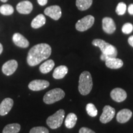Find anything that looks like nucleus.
<instances>
[{
	"mask_svg": "<svg viewBox=\"0 0 133 133\" xmlns=\"http://www.w3.org/2000/svg\"><path fill=\"white\" fill-rule=\"evenodd\" d=\"M52 52L51 47L46 43H40L34 46L28 53L26 61L30 66L37 65L42 61L47 59Z\"/></svg>",
	"mask_w": 133,
	"mask_h": 133,
	"instance_id": "obj_1",
	"label": "nucleus"
},
{
	"mask_svg": "<svg viewBox=\"0 0 133 133\" xmlns=\"http://www.w3.org/2000/svg\"><path fill=\"white\" fill-rule=\"evenodd\" d=\"M92 79L89 71H84L81 73L79 78L78 91L81 95L86 96L89 94L92 88Z\"/></svg>",
	"mask_w": 133,
	"mask_h": 133,
	"instance_id": "obj_2",
	"label": "nucleus"
},
{
	"mask_svg": "<svg viewBox=\"0 0 133 133\" xmlns=\"http://www.w3.org/2000/svg\"><path fill=\"white\" fill-rule=\"evenodd\" d=\"M92 45L99 48L102 54L107 57H116L118 51L114 46L101 39H95L92 41Z\"/></svg>",
	"mask_w": 133,
	"mask_h": 133,
	"instance_id": "obj_3",
	"label": "nucleus"
},
{
	"mask_svg": "<svg viewBox=\"0 0 133 133\" xmlns=\"http://www.w3.org/2000/svg\"><path fill=\"white\" fill-rule=\"evenodd\" d=\"M65 94L62 89L55 88L47 92L43 97V101L46 104H52L61 101L65 97Z\"/></svg>",
	"mask_w": 133,
	"mask_h": 133,
	"instance_id": "obj_4",
	"label": "nucleus"
},
{
	"mask_svg": "<svg viewBox=\"0 0 133 133\" xmlns=\"http://www.w3.org/2000/svg\"><path fill=\"white\" fill-rule=\"evenodd\" d=\"M65 117V111L60 109L46 119V123L50 128L55 129L59 128L62 125Z\"/></svg>",
	"mask_w": 133,
	"mask_h": 133,
	"instance_id": "obj_5",
	"label": "nucleus"
},
{
	"mask_svg": "<svg viewBox=\"0 0 133 133\" xmlns=\"http://www.w3.org/2000/svg\"><path fill=\"white\" fill-rule=\"evenodd\" d=\"M95 19L92 16L88 15L76 22L75 28L79 31H84L89 29L94 25Z\"/></svg>",
	"mask_w": 133,
	"mask_h": 133,
	"instance_id": "obj_6",
	"label": "nucleus"
},
{
	"mask_svg": "<svg viewBox=\"0 0 133 133\" xmlns=\"http://www.w3.org/2000/svg\"><path fill=\"white\" fill-rule=\"evenodd\" d=\"M115 115V110L110 105H105L103 109V112L100 116V121L105 124L110 122L114 118Z\"/></svg>",
	"mask_w": 133,
	"mask_h": 133,
	"instance_id": "obj_7",
	"label": "nucleus"
},
{
	"mask_svg": "<svg viewBox=\"0 0 133 133\" xmlns=\"http://www.w3.org/2000/svg\"><path fill=\"white\" fill-rule=\"evenodd\" d=\"M44 14L50 17L51 19L55 21H58L62 16V11L60 6L54 5V6H49L46 8L44 11Z\"/></svg>",
	"mask_w": 133,
	"mask_h": 133,
	"instance_id": "obj_8",
	"label": "nucleus"
},
{
	"mask_svg": "<svg viewBox=\"0 0 133 133\" xmlns=\"http://www.w3.org/2000/svg\"><path fill=\"white\" fill-rule=\"evenodd\" d=\"M49 86V81L44 79H35L29 83V88L31 91H38L46 89Z\"/></svg>",
	"mask_w": 133,
	"mask_h": 133,
	"instance_id": "obj_9",
	"label": "nucleus"
},
{
	"mask_svg": "<svg viewBox=\"0 0 133 133\" xmlns=\"http://www.w3.org/2000/svg\"><path fill=\"white\" fill-rule=\"evenodd\" d=\"M17 67L18 63L16 60H10L3 64L2 71L5 75L10 76L14 74Z\"/></svg>",
	"mask_w": 133,
	"mask_h": 133,
	"instance_id": "obj_10",
	"label": "nucleus"
},
{
	"mask_svg": "<svg viewBox=\"0 0 133 133\" xmlns=\"http://www.w3.org/2000/svg\"><path fill=\"white\" fill-rule=\"evenodd\" d=\"M102 29L107 34H112L116 30V25L112 18L106 17L102 19Z\"/></svg>",
	"mask_w": 133,
	"mask_h": 133,
	"instance_id": "obj_11",
	"label": "nucleus"
},
{
	"mask_svg": "<svg viewBox=\"0 0 133 133\" xmlns=\"http://www.w3.org/2000/svg\"><path fill=\"white\" fill-rule=\"evenodd\" d=\"M110 97L115 102H121L126 99L127 94L124 89L119 88H116L111 91Z\"/></svg>",
	"mask_w": 133,
	"mask_h": 133,
	"instance_id": "obj_12",
	"label": "nucleus"
},
{
	"mask_svg": "<svg viewBox=\"0 0 133 133\" xmlns=\"http://www.w3.org/2000/svg\"><path fill=\"white\" fill-rule=\"evenodd\" d=\"M16 9L20 14H29L32 11L33 4L29 1H22L17 5Z\"/></svg>",
	"mask_w": 133,
	"mask_h": 133,
	"instance_id": "obj_13",
	"label": "nucleus"
},
{
	"mask_svg": "<svg viewBox=\"0 0 133 133\" xmlns=\"http://www.w3.org/2000/svg\"><path fill=\"white\" fill-rule=\"evenodd\" d=\"M14 101L11 98H6L0 104V115L4 116L10 112L13 107Z\"/></svg>",
	"mask_w": 133,
	"mask_h": 133,
	"instance_id": "obj_14",
	"label": "nucleus"
},
{
	"mask_svg": "<svg viewBox=\"0 0 133 133\" xmlns=\"http://www.w3.org/2000/svg\"><path fill=\"white\" fill-rule=\"evenodd\" d=\"M132 115V113L130 110L122 109L116 115V120L119 123H125L131 119Z\"/></svg>",
	"mask_w": 133,
	"mask_h": 133,
	"instance_id": "obj_15",
	"label": "nucleus"
},
{
	"mask_svg": "<svg viewBox=\"0 0 133 133\" xmlns=\"http://www.w3.org/2000/svg\"><path fill=\"white\" fill-rule=\"evenodd\" d=\"M13 42L16 46L22 48H28L29 46V42L25 38L21 33H16L12 36Z\"/></svg>",
	"mask_w": 133,
	"mask_h": 133,
	"instance_id": "obj_16",
	"label": "nucleus"
},
{
	"mask_svg": "<svg viewBox=\"0 0 133 133\" xmlns=\"http://www.w3.org/2000/svg\"><path fill=\"white\" fill-rule=\"evenodd\" d=\"M105 62V65L111 69H118L123 65V62L122 60L116 57H108Z\"/></svg>",
	"mask_w": 133,
	"mask_h": 133,
	"instance_id": "obj_17",
	"label": "nucleus"
},
{
	"mask_svg": "<svg viewBox=\"0 0 133 133\" xmlns=\"http://www.w3.org/2000/svg\"><path fill=\"white\" fill-rule=\"evenodd\" d=\"M68 68L65 65H61L56 67L53 72L52 76L56 79H62L68 73Z\"/></svg>",
	"mask_w": 133,
	"mask_h": 133,
	"instance_id": "obj_18",
	"label": "nucleus"
},
{
	"mask_svg": "<svg viewBox=\"0 0 133 133\" xmlns=\"http://www.w3.org/2000/svg\"><path fill=\"white\" fill-rule=\"evenodd\" d=\"M46 24V17L43 14H38L34 18L31 23V27L33 29H39Z\"/></svg>",
	"mask_w": 133,
	"mask_h": 133,
	"instance_id": "obj_19",
	"label": "nucleus"
},
{
	"mask_svg": "<svg viewBox=\"0 0 133 133\" xmlns=\"http://www.w3.org/2000/svg\"><path fill=\"white\" fill-rule=\"evenodd\" d=\"M55 65L54 61L52 59H49L46 61L39 66V71L43 74H46L52 70Z\"/></svg>",
	"mask_w": 133,
	"mask_h": 133,
	"instance_id": "obj_20",
	"label": "nucleus"
},
{
	"mask_svg": "<svg viewBox=\"0 0 133 133\" xmlns=\"http://www.w3.org/2000/svg\"><path fill=\"white\" fill-rule=\"evenodd\" d=\"M77 121V116L74 113H70L66 116L65 120V125L66 128L69 129H71L75 126Z\"/></svg>",
	"mask_w": 133,
	"mask_h": 133,
	"instance_id": "obj_21",
	"label": "nucleus"
},
{
	"mask_svg": "<svg viewBox=\"0 0 133 133\" xmlns=\"http://www.w3.org/2000/svg\"><path fill=\"white\" fill-rule=\"evenodd\" d=\"M92 4V0H76V5L80 11H85L89 9Z\"/></svg>",
	"mask_w": 133,
	"mask_h": 133,
	"instance_id": "obj_22",
	"label": "nucleus"
},
{
	"mask_svg": "<svg viewBox=\"0 0 133 133\" xmlns=\"http://www.w3.org/2000/svg\"><path fill=\"white\" fill-rule=\"evenodd\" d=\"M20 130H21V125L19 124H9L4 128L3 133H18Z\"/></svg>",
	"mask_w": 133,
	"mask_h": 133,
	"instance_id": "obj_23",
	"label": "nucleus"
},
{
	"mask_svg": "<svg viewBox=\"0 0 133 133\" xmlns=\"http://www.w3.org/2000/svg\"><path fill=\"white\" fill-rule=\"evenodd\" d=\"M14 12V8L10 4H3L0 7V13L4 16H10Z\"/></svg>",
	"mask_w": 133,
	"mask_h": 133,
	"instance_id": "obj_24",
	"label": "nucleus"
},
{
	"mask_svg": "<svg viewBox=\"0 0 133 133\" xmlns=\"http://www.w3.org/2000/svg\"><path fill=\"white\" fill-rule=\"evenodd\" d=\"M86 112H87L88 114L90 116L92 117H95L97 115V110L96 109V106L92 103H89L86 105Z\"/></svg>",
	"mask_w": 133,
	"mask_h": 133,
	"instance_id": "obj_25",
	"label": "nucleus"
},
{
	"mask_svg": "<svg viewBox=\"0 0 133 133\" xmlns=\"http://www.w3.org/2000/svg\"><path fill=\"white\" fill-rule=\"evenodd\" d=\"M126 11V5L124 3L121 2L118 4L116 8L115 12L119 16H122L125 14Z\"/></svg>",
	"mask_w": 133,
	"mask_h": 133,
	"instance_id": "obj_26",
	"label": "nucleus"
},
{
	"mask_svg": "<svg viewBox=\"0 0 133 133\" xmlns=\"http://www.w3.org/2000/svg\"><path fill=\"white\" fill-rule=\"evenodd\" d=\"M30 133H49V130L43 126H37L31 128Z\"/></svg>",
	"mask_w": 133,
	"mask_h": 133,
	"instance_id": "obj_27",
	"label": "nucleus"
},
{
	"mask_svg": "<svg viewBox=\"0 0 133 133\" xmlns=\"http://www.w3.org/2000/svg\"><path fill=\"white\" fill-rule=\"evenodd\" d=\"M122 32L124 34H129L133 30V25L131 23H126L122 26Z\"/></svg>",
	"mask_w": 133,
	"mask_h": 133,
	"instance_id": "obj_28",
	"label": "nucleus"
},
{
	"mask_svg": "<svg viewBox=\"0 0 133 133\" xmlns=\"http://www.w3.org/2000/svg\"><path fill=\"white\" fill-rule=\"evenodd\" d=\"M79 133H96L92 129L88 128L83 127L79 130Z\"/></svg>",
	"mask_w": 133,
	"mask_h": 133,
	"instance_id": "obj_29",
	"label": "nucleus"
},
{
	"mask_svg": "<svg viewBox=\"0 0 133 133\" xmlns=\"http://www.w3.org/2000/svg\"><path fill=\"white\" fill-rule=\"evenodd\" d=\"M37 1L40 6H44L48 3V0H37Z\"/></svg>",
	"mask_w": 133,
	"mask_h": 133,
	"instance_id": "obj_30",
	"label": "nucleus"
},
{
	"mask_svg": "<svg viewBox=\"0 0 133 133\" xmlns=\"http://www.w3.org/2000/svg\"><path fill=\"white\" fill-rule=\"evenodd\" d=\"M128 11V12L129 14L133 15V4H131L129 5Z\"/></svg>",
	"mask_w": 133,
	"mask_h": 133,
	"instance_id": "obj_31",
	"label": "nucleus"
},
{
	"mask_svg": "<svg viewBox=\"0 0 133 133\" xmlns=\"http://www.w3.org/2000/svg\"><path fill=\"white\" fill-rule=\"evenodd\" d=\"M128 43L129 45L133 48V35L129 36V38H128Z\"/></svg>",
	"mask_w": 133,
	"mask_h": 133,
	"instance_id": "obj_32",
	"label": "nucleus"
},
{
	"mask_svg": "<svg viewBox=\"0 0 133 133\" xmlns=\"http://www.w3.org/2000/svg\"><path fill=\"white\" fill-rule=\"evenodd\" d=\"M3 46H2V44H1V43H0V54H1V53H2V52H3Z\"/></svg>",
	"mask_w": 133,
	"mask_h": 133,
	"instance_id": "obj_33",
	"label": "nucleus"
},
{
	"mask_svg": "<svg viewBox=\"0 0 133 133\" xmlns=\"http://www.w3.org/2000/svg\"><path fill=\"white\" fill-rule=\"evenodd\" d=\"M1 1L3 3H6V2H7L8 0H1Z\"/></svg>",
	"mask_w": 133,
	"mask_h": 133,
	"instance_id": "obj_34",
	"label": "nucleus"
}]
</instances>
